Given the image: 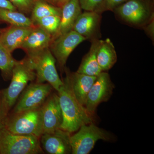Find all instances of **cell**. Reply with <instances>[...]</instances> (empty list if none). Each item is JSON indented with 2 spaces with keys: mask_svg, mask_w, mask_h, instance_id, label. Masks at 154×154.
Returning <instances> with one entry per match:
<instances>
[{
  "mask_svg": "<svg viewBox=\"0 0 154 154\" xmlns=\"http://www.w3.org/2000/svg\"><path fill=\"white\" fill-rule=\"evenodd\" d=\"M63 83L57 92L63 116L60 128L71 133L77 131L82 125L92 123L93 119L85 107L77 101L67 76Z\"/></svg>",
  "mask_w": 154,
  "mask_h": 154,
  "instance_id": "1",
  "label": "cell"
},
{
  "mask_svg": "<svg viewBox=\"0 0 154 154\" xmlns=\"http://www.w3.org/2000/svg\"><path fill=\"white\" fill-rule=\"evenodd\" d=\"M11 77L10 85L1 94L3 104L8 112L28 82L36 79V73L28 57L17 61L13 68Z\"/></svg>",
  "mask_w": 154,
  "mask_h": 154,
  "instance_id": "2",
  "label": "cell"
},
{
  "mask_svg": "<svg viewBox=\"0 0 154 154\" xmlns=\"http://www.w3.org/2000/svg\"><path fill=\"white\" fill-rule=\"evenodd\" d=\"M42 152L39 138L13 133L5 127L0 130V154H38Z\"/></svg>",
  "mask_w": 154,
  "mask_h": 154,
  "instance_id": "3",
  "label": "cell"
},
{
  "mask_svg": "<svg viewBox=\"0 0 154 154\" xmlns=\"http://www.w3.org/2000/svg\"><path fill=\"white\" fill-rule=\"evenodd\" d=\"M35 73L36 82H46L57 92L63 85L58 74L55 66V58L48 48L28 54Z\"/></svg>",
  "mask_w": 154,
  "mask_h": 154,
  "instance_id": "4",
  "label": "cell"
},
{
  "mask_svg": "<svg viewBox=\"0 0 154 154\" xmlns=\"http://www.w3.org/2000/svg\"><path fill=\"white\" fill-rule=\"evenodd\" d=\"M70 138L72 154H88L99 140L110 141L113 136L110 133L93 123L84 125Z\"/></svg>",
  "mask_w": 154,
  "mask_h": 154,
  "instance_id": "5",
  "label": "cell"
},
{
  "mask_svg": "<svg viewBox=\"0 0 154 154\" xmlns=\"http://www.w3.org/2000/svg\"><path fill=\"white\" fill-rule=\"evenodd\" d=\"M41 107L8 116L5 128L16 134L30 135L40 138L42 135Z\"/></svg>",
  "mask_w": 154,
  "mask_h": 154,
  "instance_id": "6",
  "label": "cell"
},
{
  "mask_svg": "<svg viewBox=\"0 0 154 154\" xmlns=\"http://www.w3.org/2000/svg\"><path fill=\"white\" fill-rule=\"evenodd\" d=\"M52 88L48 83L36 82L27 86L14 107L13 113L41 107L49 96Z\"/></svg>",
  "mask_w": 154,
  "mask_h": 154,
  "instance_id": "7",
  "label": "cell"
},
{
  "mask_svg": "<svg viewBox=\"0 0 154 154\" xmlns=\"http://www.w3.org/2000/svg\"><path fill=\"white\" fill-rule=\"evenodd\" d=\"M115 88L110 75L102 72L97 76L87 96L85 108L92 116L97 107L102 102H107L112 96Z\"/></svg>",
  "mask_w": 154,
  "mask_h": 154,
  "instance_id": "8",
  "label": "cell"
},
{
  "mask_svg": "<svg viewBox=\"0 0 154 154\" xmlns=\"http://www.w3.org/2000/svg\"><path fill=\"white\" fill-rule=\"evenodd\" d=\"M115 10L122 20L134 25L147 24L154 16L149 6L143 0H128Z\"/></svg>",
  "mask_w": 154,
  "mask_h": 154,
  "instance_id": "9",
  "label": "cell"
},
{
  "mask_svg": "<svg viewBox=\"0 0 154 154\" xmlns=\"http://www.w3.org/2000/svg\"><path fill=\"white\" fill-rule=\"evenodd\" d=\"M86 39L73 30L52 39L51 51L61 67H64L74 50Z\"/></svg>",
  "mask_w": 154,
  "mask_h": 154,
  "instance_id": "10",
  "label": "cell"
},
{
  "mask_svg": "<svg viewBox=\"0 0 154 154\" xmlns=\"http://www.w3.org/2000/svg\"><path fill=\"white\" fill-rule=\"evenodd\" d=\"M41 116L42 134L60 128L63 116L57 94L48 96L41 106Z\"/></svg>",
  "mask_w": 154,
  "mask_h": 154,
  "instance_id": "11",
  "label": "cell"
},
{
  "mask_svg": "<svg viewBox=\"0 0 154 154\" xmlns=\"http://www.w3.org/2000/svg\"><path fill=\"white\" fill-rule=\"evenodd\" d=\"M70 133L63 130H56L42 134L39 139L42 150L49 154L72 153Z\"/></svg>",
  "mask_w": 154,
  "mask_h": 154,
  "instance_id": "12",
  "label": "cell"
},
{
  "mask_svg": "<svg viewBox=\"0 0 154 154\" xmlns=\"http://www.w3.org/2000/svg\"><path fill=\"white\" fill-rule=\"evenodd\" d=\"M70 85L77 101L85 107L87 96L97 76H92L76 72L71 73L66 70Z\"/></svg>",
  "mask_w": 154,
  "mask_h": 154,
  "instance_id": "13",
  "label": "cell"
},
{
  "mask_svg": "<svg viewBox=\"0 0 154 154\" xmlns=\"http://www.w3.org/2000/svg\"><path fill=\"white\" fill-rule=\"evenodd\" d=\"M101 20V14L95 11H86L77 18L72 30L86 39H94V36L99 28Z\"/></svg>",
  "mask_w": 154,
  "mask_h": 154,
  "instance_id": "14",
  "label": "cell"
},
{
  "mask_svg": "<svg viewBox=\"0 0 154 154\" xmlns=\"http://www.w3.org/2000/svg\"><path fill=\"white\" fill-rule=\"evenodd\" d=\"M79 0H68L62 5L60 24L52 39L72 30L75 22L82 14Z\"/></svg>",
  "mask_w": 154,
  "mask_h": 154,
  "instance_id": "15",
  "label": "cell"
},
{
  "mask_svg": "<svg viewBox=\"0 0 154 154\" xmlns=\"http://www.w3.org/2000/svg\"><path fill=\"white\" fill-rule=\"evenodd\" d=\"M34 27H21L11 25L1 33L0 42L10 52L21 48L25 39Z\"/></svg>",
  "mask_w": 154,
  "mask_h": 154,
  "instance_id": "16",
  "label": "cell"
},
{
  "mask_svg": "<svg viewBox=\"0 0 154 154\" xmlns=\"http://www.w3.org/2000/svg\"><path fill=\"white\" fill-rule=\"evenodd\" d=\"M52 41V35L38 26L33 28L21 48L30 54L48 48Z\"/></svg>",
  "mask_w": 154,
  "mask_h": 154,
  "instance_id": "17",
  "label": "cell"
},
{
  "mask_svg": "<svg viewBox=\"0 0 154 154\" xmlns=\"http://www.w3.org/2000/svg\"><path fill=\"white\" fill-rule=\"evenodd\" d=\"M96 57L102 72L109 70L117 60L115 47L110 38L100 40L96 53Z\"/></svg>",
  "mask_w": 154,
  "mask_h": 154,
  "instance_id": "18",
  "label": "cell"
},
{
  "mask_svg": "<svg viewBox=\"0 0 154 154\" xmlns=\"http://www.w3.org/2000/svg\"><path fill=\"white\" fill-rule=\"evenodd\" d=\"M99 42L100 40L97 38L92 39L90 50L83 57L77 72L92 76H97L102 72L96 57Z\"/></svg>",
  "mask_w": 154,
  "mask_h": 154,
  "instance_id": "19",
  "label": "cell"
},
{
  "mask_svg": "<svg viewBox=\"0 0 154 154\" xmlns=\"http://www.w3.org/2000/svg\"><path fill=\"white\" fill-rule=\"evenodd\" d=\"M0 21L8 22L11 25L21 27H33L32 20L24 14L16 11L0 8Z\"/></svg>",
  "mask_w": 154,
  "mask_h": 154,
  "instance_id": "20",
  "label": "cell"
},
{
  "mask_svg": "<svg viewBox=\"0 0 154 154\" xmlns=\"http://www.w3.org/2000/svg\"><path fill=\"white\" fill-rule=\"evenodd\" d=\"M51 15H56L61 17V9L38 0L34 3L30 19L34 24L39 19Z\"/></svg>",
  "mask_w": 154,
  "mask_h": 154,
  "instance_id": "21",
  "label": "cell"
},
{
  "mask_svg": "<svg viewBox=\"0 0 154 154\" xmlns=\"http://www.w3.org/2000/svg\"><path fill=\"white\" fill-rule=\"evenodd\" d=\"M17 61L11 55V53L0 42V70L4 75L11 76L12 70Z\"/></svg>",
  "mask_w": 154,
  "mask_h": 154,
  "instance_id": "22",
  "label": "cell"
},
{
  "mask_svg": "<svg viewBox=\"0 0 154 154\" xmlns=\"http://www.w3.org/2000/svg\"><path fill=\"white\" fill-rule=\"evenodd\" d=\"M60 22V17L51 15L43 17L35 23L38 27L44 29L52 35V37L57 32Z\"/></svg>",
  "mask_w": 154,
  "mask_h": 154,
  "instance_id": "23",
  "label": "cell"
},
{
  "mask_svg": "<svg viewBox=\"0 0 154 154\" xmlns=\"http://www.w3.org/2000/svg\"><path fill=\"white\" fill-rule=\"evenodd\" d=\"M128 0H104L95 12L101 14L102 12L107 11H113Z\"/></svg>",
  "mask_w": 154,
  "mask_h": 154,
  "instance_id": "24",
  "label": "cell"
},
{
  "mask_svg": "<svg viewBox=\"0 0 154 154\" xmlns=\"http://www.w3.org/2000/svg\"><path fill=\"white\" fill-rule=\"evenodd\" d=\"M16 8L23 12H28L32 10L34 0H8Z\"/></svg>",
  "mask_w": 154,
  "mask_h": 154,
  "instance_id": "25",
  "label": "cell"
},
{
  "mask_svg": "<svg viewBox=\"0 0 154 154\" xmlns=\"http://www.w3.org/2000/svg\"><path fill=\"white\" fill-rule=\"evenodd\" d=\"M81 8L88 11H95L104 0H79Z\"/></svg>",
  "mask_w": 154,
  "mask_h": 154,
  "instance_id": "26",
  "label": "cell"
},
{
  "mask_svg": "<svg viewBox=\"0 0 154 154\" xmlns=\"http://www.w3.org/2000/svg\"><path fill=\"white\" fill-rule=\"evenodd\" d=\"M8 112L3 104L2 95H0V130L5 127Z\"/></svg>",
  "mask_w": 154,
  "mask_h": 154,
  "instance_id": "27",
  "label": "cell"
},
{
  "mask_svg": "<svg viewBox=\"0 0 154 154\" xmlns=\"http://www.w3.org/2000/svg\"><path fill=\"white\" fill-rule=\"evenodd\" d=\"M154 16L152 17L150 20L147 23V25L145 27V31L146 33L151 37V38H154Z\"/></svg>",
  "mask_w": 154,
  "mask_h": 154,
  "instance_id": "28",
  "label": "cell"
},
{
  "mask_svg": "<svg viewBox=\"0 0 154 154\" xmlns=\"http://www.w3.org/2000/svg\"><path fill=\"white\" fill-rule=\"evenodd\" d=\"M0 8L11 11L17 10V8L8 0H0Z\"/></svg>",
  "mask_w": 154,
  "mask_h": 154,
  "instance_id": "29",
  "label": "cell"
},
{
  "mask_svg": "<svg viewBox=\"0 0 154 154\" xmlns=\"http://www.w3.org/2000/svg\"><path fill=\"white\" fill-rule=\"evenodd\" d=\"M68 0H58V1L61 4H62V5H63L64 3L66 2Z\"/></svg>",
  "mask_w": 154,
  "mask_h": 154,
  "instance_id": "30",
  "label": "cell"
},
{
  "mask_svg": "<svg viewBox=\"0 0 154 154\" xmlns=\"http://www.w3.org/2000/svg\"><path fill=\"white\" fill-rule=\"evenodd\" d=\"M57 1H58V0H57Z\"/></svg>",
  "mask_w": 154,
  "mask_h": 154,
  "instance_id": "31",
  "label": "cell"
}]
</instances>
